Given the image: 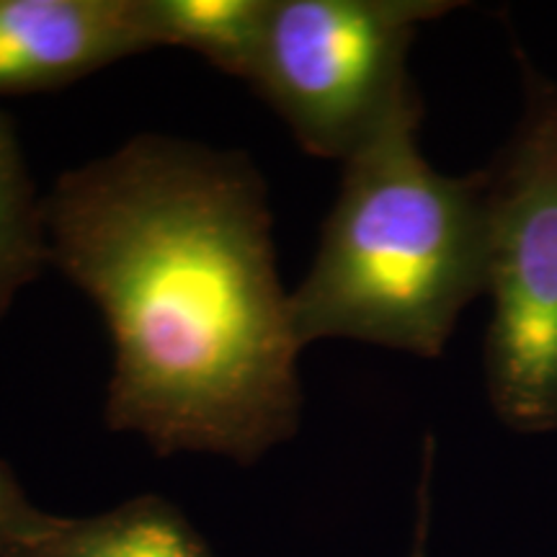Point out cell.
<instances>
[{
  "label": "cell",
  "mask_w": 557,
  "mask_h": 557,
  "mask_svg": "<svg viewBox=\"0 0 557 557\" xmlns=\"http://www.w3.org/2000/svg\"><path fill=\"white\" fill-rule=\"evenodd\" d=\"M434 455H436L434 436H426V442H423L421 480H418V493H416V532H413V549H410V557H426V549H429L431 475H434Z\"/></svg>",
  "instance_id": "cell-10"
},
{
  "label": "cell",
  "mask_w": 557,
  "mask_h": 557,
  "mask_svg": "<svg viewBox=\"0 0 557 557\" xmlns=\"http://www.w3.org/2000/svg\"><path fill=\"white\" fill-rule=\"evenodd\" d=\"M455 0H274L250 88L315 158L346 160L413 88L421 24Z\"/></svg>",
  "instance_id": "cell-4"
},
{
  "label": "cell",
  "mask_w": 557,
  "mask_h": 557,
  "mask_svg": "<svg viewBox=\"0 0 557 557\" xmlns=\"http://www.w3.org/2000/svg\"><path fill=\"white\" fill-rule=\"evenodd\" d=\"M45 225L111 333L109 429L246 468L297 434L302 344L250 158L137 135L62 173Z\"/></svg>",
  "instance_id": "cell-1"
},
{
  "label": "cell",
  "mask_w": 557,
  "mask_h": 557,
  "mask_svg": "<svg viewBox=\"0 0 557 557\" xmlns=\"http://www.w3.org/2000/svg\"><path fill=\"white\" fill-rule=\"evenodd\" d=\"M524 111L485 171V374L508 429H557V83L524 65Z\"/></svg>",
  "instance_id": "cell-3"
},
{
  "label": "cell",
  "mask_w": 557,
  "mask_h": 557,
  "mask_svg": "<svg viewBox=\"0 0 557 557\" xmlns=\"http://www.w3.org/2000/svg\"><path fill=\"white\" fill-rule=\"evenodd\" d=\"M143 52L135 0H0V96L70 86Z\"/></svg>",
  "instance_id": "cell-5"
},
{
  "label": "cell",
  "mask_w": 557,
  "mask_h": 557,
  "mask_svg": "<svg viewBox=\"0 0 557 557\" xmlns=\"http://www.w3.org/2000/svg\"><path fill=\"white\" fill-rule=\"evenodd\" d=\"M52 521V513L39 511L26 498L18 478L13 475L9 465L0 459V547L16 545V542L32 540Z\"/></svg>",
  "instance_id": "cell-9"
},
{
  "label": "cell",
  "mask_w": 557,
  "mask_h": 557,
  "mask_svg": "<svg viewBox=\"0 0 557 557\" xmlns=\"http://www.w3.org/2000/svg\"><path fill=\"white\" fill-rule=\"evenodd\" d=\"M0 557H214L178 506L156 493L96 517H52L37 537L0 547Z\"/></svg>",
  "instance_id": "cell-6"
},
{
  "label": "cell",
  "mask_w": 557,
  "mask_h": 557,
  "mask_svg": "<svg viewBox=\"0 0 557 557\" xmlns=\"http://www.w3.org/2000/svg\"><path fill=\"white\" fill-rule=\"evenodd\" d=\"M274 0H135L139 29L156 47H181L250 86Z\"/></svg>",
  "instance_id": "cell-7"
},
{
  "label": "cell",
  "mask_w": 557,
  "mask_h": 557,
  "mask_svg": "<svg viewBox=\"0 0 557 557\" xmlns=\"http://www.w3.org/2000/svg\"><path fill=\"white\" fill-rule=\"evenodd\" d=\"M50 263L45 199L37 197L13 122L0 111V320Z\"/></svg>",
  "instance_id": "cell-8"
},
{
  "label": "cell",
  "mask_w": 557,
  "mask_h": 557,
  "mask_svg": "<svg viewBox=\"0 0 557 557\" xmlns=\"http://www.w3.org/2000/svg\"><path fill=\"white\" fill-rule=\"evenodd\" d=\"M421 116L413 86L344 160L315 261L289 292L302 348L346 338L436 359L485 295V171H436L418 148Z\"/></svg>",
  "instance_id": "cell-2"
}]
</instances>
